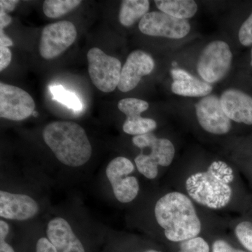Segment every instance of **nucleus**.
I'll use <instances>...</instances> for the list:
<instances>
[{"mask_svg":"<svg viewBox=\"0 0 252 252\" xmlns=\"http://www.w3.org/2000/svg\"><path fill=\"white\" fill-rule=\"evenodd\" d=\"M154 213L170 241H186L198 236L201 231V222L193 203L180 192H171L159 199Z\"/></svg>","mask_w":252,"mask_h":252,"instance_id":"f257e3e1","label":"nucleus"},{"mask_svg":"<svg viewBox=\"0 0 252 252\" xmlns=\"http://www.w3.org/2000/svg\"><path fill=\"white\" fill-rule=\"evenodd\" d=\"M46 145L60 162L77 167L86 164L92 155V147L86 131L79 124L58 121L48 124L42 132Z\"/></svg>","mask_w":252,"mask_h":252,"instance_id":"f03ea898","label":"nucleus"},{"mask_svg":"<svg viewBox=\"0 0 252 252\" xmlns=\"http://www.w3.org/2000/svg\"><path fill=\"white\" fill-rule=\"evenodd\" d=\"M234 179L231 167L221 160L212 162L207 171L190 175L186 182L189 196L210 209L223 208L232 197L230 183Z\"/></svg>","mask_w":252,"mask_h":252,"instance_id":"7ed1b4c3","label":"nucleus"},{"mask_svg":"<svg viewBox=\"0 0 252 252\" xmlns=\"http://www.w3.org/2000/svg\"><path fill=\"white\" fill-rule=\"evenodd\" d=\"M89 73L93 84L99 91L111 93L118 88L122 73V63L117 58L104 54L97 47L87 54Z\"/></svg>","mask_w":252,"mask_h":252,"instance_id":"20e7f679","label":"nucleus"},{"mask_svg":"<svg viewBox=\"0 0 252 252\" xmlns=\"http://www.w3.org/2000/svg\"><path fill=\"white\" fill-rule=\"evenodd\" d=\"M232 58L233 55L226 42L212 41L205 46L199 57L197 64L199 75L209 84L218 82L229 71Z\"/></svg>","mask_w":252,"mask_h":252,"instance_id":"39448f33","label":"nucleus"},{"mask_svg":"<svg viewBox=\"0 0 252 252\" xmlns=\"http://www.w3.org/2000/svg\"><path fill=\"white\" fill-rule=\"evenodd\" d=\"M135 166L127 158L119 157L109 162L106 169V175L112 185L116 198L122 203L132 201L138 195L140 186L133 176Z\"/></svg>","mask_w":252,"mask_h":252,"instance_id":"423d86ee","label":"nucleus"},{"mask_svg":"<svg viewBox=\"0 0 252 252\" xmlns=\"http://www.w3.org/2000/svg\"><path fill=\"white\" fill-rule=\"evenodd\" d=\"M77 31L72 23L59 21L47 25L41 32L39 52L43 59H56L72 46Z\"/></svg>","mask_w":252,"mask_h":252,"instance_id":"0eeeda50","label":"nucleus"},{"mask_svg":"<svg viewBox=\"0 0 252 252\" xmlns=\"http://www.w3.org/2000/svg\"><path fill=\"white\" fill-rule=\"evenodd\" d=\"M35 102L28 94L17 86L0 83V117L20 122L32 115Z\"/></svg>","mask_w":252,"mask_h":252,"instance_id":"6e6552de","label":"nucleus"},{"mask_svg":"<svg viewBox=\"0 0 252 252\" xmlns=\"http://www.w3.org/2000/svg\"><path fill=\"white\" fill-rule=\"evenodd\" d=\"M139 29L147 35L178 39L189 34L190 26L187 20L172 17L162 11H153L140 20Z\"/></svg>","mask_w":252,"mask_h":252,"instance_id":"1a4fd4ad","label":"nucleus"},{"mask_svg":"<svg viewBox=\"0 0 252 252\" xmlns=\"http://www.w3.org/2000/svg\"><path fill=\"white\" fill-rule=\"evenodd\" d=\"M197 119L204 130L215 135H224L231 128V122L221 107L220 98L211 94L195 104Z\"/></svg>","mask_w":252,"mask_h":252,"instance_id":"9d476101","label":"nucleus"},{"mask_svg":"<svg viewBox=\"0 0 252 252\" xmlns=\"http://www.w3.org/2000/svg\"><path fill=\"white\" fill-rule=\"evenodd\" d=\"M155 63L147 53L137 50L129 55L121 73L118 89L122 92H128L135 89L144 76L153 71Z\"/></svg>","mask_w":252,"mask_h":252,"instance_id":"9b49d317","label":"nucleus"},{"mask_svg":"<svg viewBox=\"0 0 252 252\" xmlns=\"http://www.w3.org/2000/svg\"><path fill=\"white\" fill-rule=\"evenodd\" d=\"M39 212V205L32 198L25 194L0 191V217L9 220H26Z\"/></svg>","mask_w":252,"mask_h":252,"instance_id":"f8f14e48","label":"nucleus"},{"mask_svg":"<svg viewBox=\"0 0 252 252\" xmlns=\"http://www.w3.org/2000/svg\"><path fill=\"white\" fill-rule=\"evenodd\" d=\"M46 235L58 252H86L84 245L71 225L62 217H56L50 220Z\"/></svg>","mask_w":252,"mask_h":252,"instance_id":"ddd939ff","label":"nucleus"},{"mask_svg":"<svg viewBox=\"0 0 252 252\" xmlns=\"http://www.w3.org/2000/svg\"><path fill=\"white\" fill-rule=\"evenodd\" d=\"M222 108L230 121L252 125V97L236 90L228 89L220 97Z\"/></svg>","mask_w":252,"mask_h":252,"instance_id":"4468645a","label":"nucleus"},{"mask_svg":"<svg viewBox=\"0 0 252 252\" xmlns=\"http://www.w3.org/2000/svg\"><path fill=\"white\" fill-rule=\"evenodd\" d=\"M132 143L140 149H151L149 158L156 165L169 166L175 157V149L170 140L158 138L152 132L145 135L134 136Z\"/></svg>","mask_w":252,"mask_h":252,"instance_id":"2eb2a0df","label":"nucleus"},{"mask_svg":"<svg viewBox=\"0 0 252 252\" xmlns=\"http://www.w3.org/2000/svg\"><path fill=\"white\" fill-rule=\"evenodd\" d=\"M170 72L174 80L171 89L175 94L185 97H206L212 92L210 84L199 80L184 69H174Z\"/></svg>","mask_w":252,"mask_h":252,"instance_id":"dca6fc26","label":"nucleus"},{"mask_svg":"<svg viewBox=\"0 0 252 252\" xmlns=\"http://www.w3.org/2000/svg\"><path fill=\"white\" fill-rule=\"evenodd\" d=\"M158 9L178 19L187 20L195 16L198 5L192 0H157Z\"/></svg>","mask_w":252,"mask_h":252,"instance_id":"f3484780","label":"nucleus"},{"mask_svg":"<svg viewBox=\"0 0 252 252\" xmlns=\"http://www.w3.org/2000/svg\"><path fill=\"white\" fill-rule=\"evenodd\" d=\"M148 0H124L119 11V22L124 27H130L148 13Z\"/></svg>","mask_w":252,"mask_h":252,"instance_id":"a211bd4d","label":"nucleus"},{"mask_svg":"<svg viewBox=\"0 0 252 252\" xmlns=\"http://www.w3.org/2000/svg\"><path fill=\"white\" fill-rule=\"evenodd\" d=\"M157 127V122L153 119L135 115L126 118L123 130L128 135L137 136L150 133Z\"/></svg>","mask_w":252,"mask_h":252,"instance_id":"6ab92c4d","label":"nucleus"},{"mask_svg":"<svg viewBox=\"0 0 252 252\" xmlns=\"http://www.w3.org/2000/svg\"><path fill=\"white\" fill-rule=\"evenodd\" d=\"M81 0H46L43 3V11L50 18H58L77 8Z\"/></svg>","mask_w":252,"mask_h":252,"instance_id":"aec40b11","label":"nucleus"},{"mask_svg":"<svg viewBox=\"0 0 252 252\" xmlns=\"http://www.w3.org/2000/svg\"><path fill=\"white\" fill-rule=\"evenodd\" d=\"M49 90L53 94V99L61 102L67 108L74 111L82 109V104L75 94L64 89L62 86H50Z\"/></svg>","mask_w":252,"mask_h":252,"instance_id":"412c9836","label":"nucleus"},{"mask_svg":"<svg viewBox=\"0 0 252 252\" xmlns=\"http://www.w3.org/2000/svg\"><path fill=\"white\" fill-rule=\"evenodd\" d=\"M149 103L143 99L138 98H124L121 99L118 104V108L126 114V117L141 115L142 113L148 109Z\"/></svg>","mask_w":252,"mask_h":252,"instance_id":"4be33fe9","label":"nucleus"},{"mask_svg":"<svg viewBox=\"0 0 252 252\" xmlns=\"http://www.w3.org/2000/svg\"><path fill=\"white\" fill-rule=\"evenodd\" d=\"M135 162L138 171L149 180H153L158 174V165L149 158L148 155L141 154L135 158Z\"/></svg>","mask_w":252,"mask_h":252,"instance_id":"5701e85b","label":"nucleus"},{"mask_svg":"<svg viewBox=\"0 0 252 252\" xmlns=\"http://www.w3.org/2000/svg\"><path fill=\"white\" fill-rule=\"evenodd\" d=\"M235 232L240 243L252 252V222H241L237 225Z\"/></svg>","mask_w":252,"mask_h":252,"instance_id":"b1692460","label":"nucleus"},{"mask_svg":"<svg viewBox=\"0 0 252 252\" xmlns=\"http://www.w3.org/2000/svg\"><path fill=\"white\" fill-rule=\"evenodd\" d=\"M180 248L181 251L183 252H210L208 243L200 237L182 242Z\"/></svg>","mask_w":252,"mask_h":252,"instance_id":"393cba45","label":"nucleus"},{"mask_svg":"<svg viewBox=\"0 0 252 252\" xmlns=\"http://www.w3.org/2000/svg\"><path fill=\"white\" fill-rule=\"evenodd\" d=\"M238 37L243 46L252 45V13L242 25L239 31Z\"/></svg>","mask_w":252,"mask_h":252,"instance_id":"a878e982","label":"nucleus"},{"mask_svg":"<svg viewBox=\"0 0 252 252\" xmlns=\"http://www.w3.org/2000/svg\"><path fill=\"white\" fill-rule=\"evenodd\" d=\"M9 232V224L4 220H0V252H15L14 248L6 241Z\"/></svg>","mask_w":252,"mask_h":252,"instance_id":"bb28decb","label":"nucleus"},{"mask_svg":"<svg viewBox=\"0 0 252 252\" xmlns=\"http://www.w3.org/2000/svg\"><path fill=\"white\" fill-rule=\"evenodd\" d=\"M11 58H12V54L9 48L0 47V71L1 72L9 65Z\"/></svg>","mask_w":252,"mask_h":252,"instance_id":"cd10ccee","label":"nucleus"},{"mask_svg":"<svg viewBox=\"0 0 252 252\" xmlns=\"http://www.w3.org/2000/svg\"><path fill=\"white\" fill-rule=\"evenodd\" d=\"M35 252H58L49 239L41 238L36 244Z\"/></svg>","mask_w":252,"mask_h":252,"instance_id":"c85d7f7f","label":"nucleus"},{"mask_svg":"<svg viewBox=\"0 0 252 252\" xmlns=\"http://www.w3.org/2000/svg\"><path fill=\"white\" fill-rule=\"evenodd\" d=\"M237 250L224 240H217L212 245V252H237Z\"/></svg>","mask_w":252,"mask_h":252,"instance_id":"c756f323","label":"nucleus"},{"mask_svg":"<svg viewBox=\"0 0 252 252\" xmlns=\"http://www.w3.org/2000/svg\"><path fill=\"white\" fill-rule=\"evenodd\" d=\"M19 3L18 0H1L0 1V11H4L6 14L14 11L16 5Z\"/></svg>","mask_w":252,"mask_h":252,"instance_id":"7c9ffc66","label":"nucleus"},{"mask_svg":"<svg viewBox=\"0 0 252 252\" xmlns=\"http://www.w3.org/2000/svg\"><path fill=\"white\" fill-rule=\"evenodd\" d=\"M12 21V18L9 14L3 11H0V31H4V28L9 26Z\"/></svg>","mask_w":252,"mask_h":252,"instance_id":"2f4dec72","label":"nucleus"},{"mask_svg":"<svg viewBox=\"0 0 252 252\" xmlns=\"http://www.w3.org/2000/svg\"><path fill=\"white\" fill-rule=\"evenodd\" d=\"M13 44L11 38L4 34V31H0V47H9Z\"/></svg>","mask_w":252,"mask_h":252,"instance_id":"473e14b6","label":"nucleus"},{"mask_svg":"<svg viewBox=\"0 0 252 252\" xmlns=\"http://www.w3.org/2000/svg\"><path fill=\"white\" fill-rule=\"evenodd\" d=\"M145 252H160L157 251V250H147V251H146Z\"/></svg>","mask_w":252,"mask_h":252,"instance_id":"72a5a7b5","label":"nucleus"},{"mask_svg":"<svg viewBox=\"0 0 252 252\" xmlns=\"http://www.w3.org/2000/svg\"><path fill=\"white\" fill-rule=\"evenodd\" d=\"M32 116H34V117H37L38 113L36 112L35 111H34V112H33Z\"/></svg>","mask_w":252,"mask_h":252,"instance_id":"f704fd0d","label":"nucleus"},{"mask_svg":"<svg viewBox=\"0 0 252 252\" xmlns=\"http://www.w3.org/2000/svg\"><path fill=\"white\" fill-rule=\"evenodd\" d=\"M251 65L252 66V51H251Z\"/></svg>","mask_w":252,"mask_h":252,"instance_id":"c9c22d12","label":"nucleus"},{"mask_svg":"<svg viewBox=\"0 0 252 252\" xmlns=\"http://www.w3.org/2000/svg\"><path fill=\"white\" fill-rule=\"evenodd\" d=\"M237 252H244V251H242V250H237Z\"/></svg>","mask_w":252,"mask_h":252,"instance_id":"e433bc0d","label":"nucleus"},{"mask_svg":"<svg viewBox=\"0 0 252 252\" xmlns=\"http://www.w3.org/2000/svg\"><path fill=\"white\" fill-rule=\"evenodd\" d=\"M172 64H173V66H175V65H176V64H177V63H172Z\"/></svg>","mask_w":252,"mask_h":252,"instance_id":"4c0bfd02","label":"nucleus"},{"mask_svg":"<svg viewBox=\"0 0 252 252\" xmlns=\"http://www.w3.org/2000/svg\"><path fill=\"white\" fill-rule=\"evenodd\" d=\"M180 252H183L180 251Z\"/></svg>","mask_w":252,"mask_h":252,"instance_id":"58836bf2","label":"nucleus"}]
</instances>
